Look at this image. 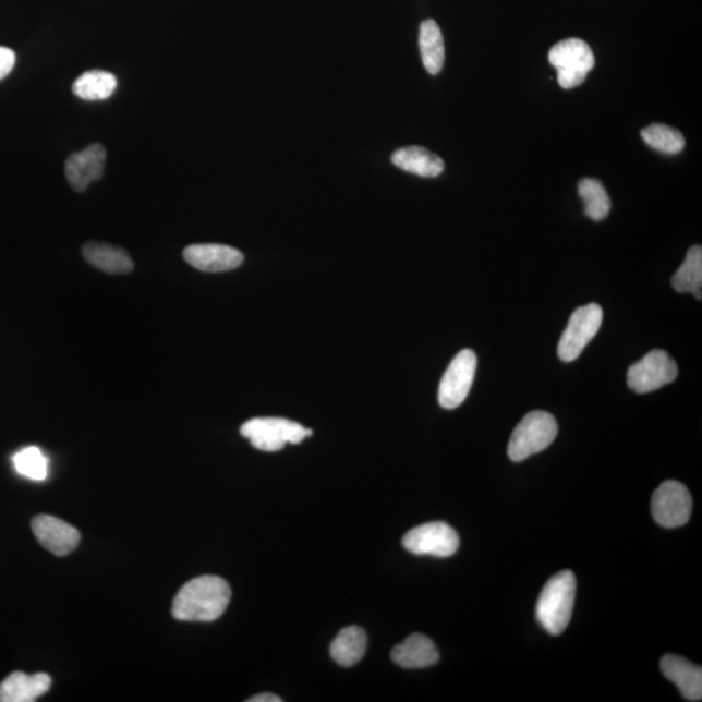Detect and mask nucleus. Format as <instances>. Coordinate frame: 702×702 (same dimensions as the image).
<instances>
[{
	"label": "nucleus",
	"mask_w": 702,
	"mask_h": 702,
	"mask_svg": "<svg viewBox=\"0 0 702 702\" xmlns=\"http://www.w3.org/2000/svg\"><path fill=\"white\" fill-rule=\"evenodd\" d=\"M231 586L225 579L213 576L191 580L173 600L172 614L184 622H214L227 610Z\"/></svg>",
	"instance_id": "obj_1"
},
{
	"label": "nucleus",
	"mask_w": 702,
	"mask_h": 702,
	"mask_svg": "<svg viewBox=\"0 0 702 702\" xmlns=\"http://www.w3.org/2000/svg\"><path fill=\"white\" fill-rule=\"evenodd\" d=\"M577 579L570 570L559 571L545 584L536 606L540 625L552 634L569 626L576 603Z\"/></svg>",
	"instance_id": "obj_2"
},
{
	"label": "nucleus",
	"mask_w": 702,
	"mask_h": 702,
	"mask_svg": "<svg viewBox=\"0 0 702 702\" xmlns=\"http://www.w3.org/2000/svg\"><path fill=\"white\" fill-rule=\"evenodd\" d=\"M557 434L558 424L555 416L546 411H532L512 432L508 448L511 461L522 462L540 453L556 440Z\"/></svg>",
	"instance_id": "obj_3"
},
{
	"label": "nucleus",
	"mask_w": 702,
	"mask_h": 702,
	"mask_svg": "<svg viewBox=\"0 0 702 702\" xmlns=\"http://www.w3.org/2000/svg\"><path fill=\"white\" fill-rule=\"evenodd\" d=\"M241 435L263 451H279L287 444H300L313 435L312 429L282 417H255L241 427Z\"/></svg>",
	"instance_id": "obj_4"
},
{
	"label": "nucleus",
	"mask_w": 702,
	"mask_h": 702,
	"mask_svg": "<svg viewBox=\"0 0 702 702\" xmlns=\"http://www.w3.org/2000/svg\"><path fill=\"white\" fill-rule=\"evenodd\" d=\"M549 62L558 73V84L564 89L582 85L593 69L595 56L583 39L569 38L552 47Z\"/></svg>",
	"instance_id": "obj_5"
},
{
	"label": "nucleus",
	"mask_w": 702,
	"mask_h": 702,
	"mask_svg": "<svg viewBox=\"0 0 702 702\" xmlns=\"http://www.w3.org/2000/svg\"><path fill=\"white\" fill-rule=\"evenodd\" d=\"M603 317V308L597 303H590L576 310L559 341L558 356L564 362L578 360L593 337L597 335Z\"/></svg>",
	"instance_id": "obj_6"
},
{
	"label": "nucleus",
	"mask_w": 702,
	"mask_h": 702,
	"mask_svg": "<svg viewBox=\"0 0 702 702\" xmlns=\"http://www.w3.org/2000/svg\"><path fill=\"white\" fill-rule=\"evenodd\" d=\"M677 377V362L666 351L657 349L632 364L627 373V383L634 394L644 395L667 386Z\"/></svg>",
	"instance_id": "obj_7"
},
{
	"label": "nucleus",
	"mask_w": 702,
	"mask_h": 702,
	"mask_svg": "<svg viewBox=\"0 0 702 702\" xmlns=\"http://www.w3.org/2000/svg\"><path fill=\"white\" fill-rule=\"evenodd\" d=\"M476 367L477 358L474 351L470 349L459 351L445 371L438 388V402L444 409L453 410L461 407L474 383Z\"/></svg>",
	"instance_id": "obj_8"
},
{
	"label": "nucleus",
	"mask_w": 702,
	"mask_h": 702,
	"mask_svg": "<svg viewBox=\"0 0 702 702\" xmlns=\"http://www.w3.org/2000/svg\"><path fill=\"white\" fill-rule=\"evenodd\" d=\"M692 497L686 485L667 481L654 491L652 497V516L661 526L677 529L690 521Z\"/></svg>",
	"instance_id": "obj_9"
},
{
	"label": "nucleus",
	"mask_w": 702,
	"mask_h": 702,
	"mask_svg": "<svg viewBox=\"0 0 702 702\" xmlns=\"http://www.w3.org/2000/svg\"><path fill=\"white\" fill-rule=\"evenodd\" d=\"M402 544L404 548L417 556L447 558L458 550L459 537L449 524L432 522L409 531Z\"/></svg>",
	"instance_id": "obj_10"
},
{
	"label": "nucleus",
	"mask_w": 702,
	"mask_h": 702,
	"mask_svg": "<svg viewBox=\"0 0 702 702\" xmlns=\"http://www.w3.org/2000/svg\"><path fill=\"white\" fill-rule=\"evenodd\" d=\"M32 530L39 544L59 557L69 556L80 544V532L56 517H36L33 519Z\"/></svg>",
	"instance_id": "obj_11"
},
{
	"label": "nucleus",
	"mask_w": 702,
	"mask_h": 702,
	"mask_svg": "<svg viewBox=\"0 0 702 702\" xmlns=\"http://www.w3.org/2000/svg\"><path fill=\"white\" fill-rule=\"evenodd\" d=\"M106 165V150L102 145L94 144L74 153L65 164V175L77 193H83L94 181L102 179Z\"/></svg>",
	"instance_id": "obj_12"
},
{
	"label": "nucleus",
	"mask_w": 702,
	"mask_h": 702,
	"mask_svg": "<svg viewBox=\"0 0 702 702\" xmlns=\"http://www.w3.org/2000/svg\"><path fill=\"white\" fill-rule=\"evenodd\" d=\"M184 258L189 265L204 273L232 271L244 263V254L240 250L218 244L187 246Z\"/></svg>",
	"instance_id": "obj_13"
},
{
	"label": "nucleus",
	"mask_w": 702,
	"mask_h": 702,
	"mask_svg": "<svg viewBox=\"0 0 702 702\" xmlns=\"http://www.w3.org/2000/svg\"><path fill=\"white\" fill-rule=\"evenodd\" d=\"M661 670L665 677L677 685L681 697L687 701L702 699V668L675 654H666L661 659Z\"/></svg>",
	"instance_id": "obj_14"
},
{
	"label": "nucleus",
	"mask_w": 702,
	"mask_h": 702,
	"mask_svg": "<svg viewBox=\"0 0 702 702\" xmlns=\"http://www.w3.org/2000/svg\"><path fill=\"white\" fill-rule=\"evenodd\" d=\"M50 687L47 674L13 673L0 685V702H33L49 692Z\"/></svg>",
	"instance_id": "obj_15"
},
{
	"label": "nucleus",
	"mask_w": 702,
	"mask_h": 702,
	"mask_svg": "<svg viewBox=\"0 0 702 702\" xmlns=\"http://www.w3.org/2000/svg\"><path fill=\"white\" fill-rule=\"evenodd\" d=\"M391 661L403 668H423L438 663L440 654L434 641L422 633L411 634L391 651Z\"/></svg>",
	"instance_id": "obj_16"
},
{
	"label": "nucleus",
	"mask_w": 702,
	"mask_h": 702,
	"mask_svg": "<svg viewBox=\"0 0 702 702\" xmlns=\"http://www.w3.org/2000/svg\"><path fill=\"white\" fill-rule=\"evenodd\" d=\"M391 161L401 170L422 178H437L445 168L444 160L438 155L420 146L400 148L391 155Z\"/></svg>",
	"instance_id": "obj_17"
},
{
	"label": "nucleus",
	"mask_w": 702,
	"mask_h": 702,
	"mask_svg": "<svg viewBox=\"0 0 702 702\" xmlns=\"http://www.w3.org/2000/svg\"><path fill=\"white\" fill-rule=\"evenodd\" d=\"M86 262L100 271L124 275L133 271V262L125 250L100 242H89L83 247Z\"/></svg>",
	"instance_id": "obj_18"
},
{
	"label": "nucleus",
	"mask_w": 702,
	"mask_h": 702,
	"mask_svg": "<svg viewBox=\"0 0 702 702\" xmlns=\"http://www.w3.org/2000/svg\"><path fill=\"white\" fill-rule=\"evenodd\" d=\"M367 637L361 627L350 626L337 634L330 645V656L343 667L354 666L366 653Z\"/></svg>",
	"instance_id": "obj_19"
},
{
	"label": "nucleus",
	"mask_w": 702,
	"mask_h": 702,
	"mask_svg": "<svg viewBox=\"0 0 702 702\" xmlns=\"http://www.w3.org/2000/svg\"><path fill=\"white\" fill-rule=\"evenodd\" d=\"M420 49L424 69L431 74L440 73L445 62V45L440 26L435 20H425L422 23Z\"/></svg>",
	"instance_id": "obj_20"
},
{
	"label": "nucleus",
	"mask_w": 702,
	"mask_h": 702,
	"mask_svg": "<svg viewBox=\"0 0 702 702\" xmlns=\"http://www.w3.org/2000/svg\"><path fill=\"white\" fill-rule=\"evenodd\" d=\"M118 80L110 72L89 71L74 81V96L84 100H105L117 90Z\"/></svg>",
	"instance_id": "obj_21"
},
{
	"label": "nucleus",
	"mask_w": 702,
	"mask_h": 702,
	"mask_svg": "<svg viewBox=\"0 0 702 702\" xmlns=\"http://www.w3.org/2000/svg\"><path fill=\"white\" fill-rule=\"evenodd\" d=\"M673 287L679 293H692L698 300L702 295V249L692 246L683 265L673 276Z\"/></svg>",
	"instance_id": "obj_22"
},
{
	"label": "nucleus",
	"mask_w": 702,
	"mask_h": 702,
	"mask_svg": "<svg viewBox=\"0 0 702 702\" xmlns=\"http://www.w3.org/2000/svg\"><path fill=\"white\" fill-rule=\"evenodd\" d=\"M580 198L585 205V214L590 219L601 221L610 213L612 202L605 187L598 180L583 179L578 185Z\"/></svg>",
	"instance_id": "obj_23"
},
{
	"label": "nucleus",
	"mask_w": 702,
	"mask_h": 702,
	"mask_svg": "<svg viewBox=\"0 0 702 702\" xmlns=\"http://www.w3.org/2000/svg\"><path fill=\"white\" fill-rule=\"evenodd\" d=\"M641 137L654 150L675 155L683 152L686 140L683 134L665 124H652L641 131Z\"/></svg>",
	"instance_id": "obj_24"
},
{
	"label": "nucleus",
	"mask_w": 702,
	"mask_h": 702,
	"mask_svg": "<svg viewBox=\"0 0 702 702\" xmlns=\"http://www.w3.org/2000/svg\"><path fill=\"white\" fill-rule=\"evenodd\" d=\"M13 465L20 475L43 482L49 475V461L36 447L25 448L13 456Z\"/></svg>",
	"instance_id": "obj_25"
},
{
	"label": "nucleus",
	"mask_w": 702,
	"mask_h": 702,
	"mask_svg": "<svg viewBox=\"0 0 702 702\" xmlns=\"http://www.w3.org/2000/svg\"><path fill=\"white\" fill-rule=\"evenodd\" d=\"M16 63V56L9 47L0 46V81L9 76Z\"/></svg>",
	"instance_id": "obj_26"
},
{
	"label": "nucleus",
	"mask_w": 702,
	"mask_h": 702,
	"mask_svg": "<svg viewBox=\"0 0 702 702\" xmlns=\"http://www.w3.org/2000/svg\"><path fill=\"white\" fill-rule=\"evenodd\" d=\"M282 700L279 697H276V694L271 693H262L258 694V697H254L253 699H250L249 702H281Z\"/></svg>",
	"instance_id": "obj_27"
}]
</instances>
